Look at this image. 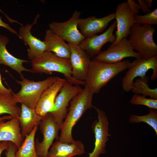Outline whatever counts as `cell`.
I'll list each match as a JSON object with an SVG mask.
<instances>
[{"mask_svg": "<svg viewBox=\"0 0 157 157\" xmlns=\"http://www.w3.org/2000/svg\"><path fill=\"white\" fill-rule=\"evenodd\" d=\"M9 144V142L2 141L0 142V157L3 151L6 150L8 148Z\"/></svg>", "mask_w": 157, "mask_h": 157, "instance_id": "836d02e7", "label": "cell"}, {"mask_svg": "<svg viewBox=\"0 0 157 157\" xmlns=\"http://www.w3.org/2000/svg\"><path fill=\"white\" fill-rule=\"evenodd\" d=\"M134 20L135 24L157 25V8L144 15H135Z\"/></svg>", "mask_w": 157, "mask_h": 157, "instance_id": "83f0119b", "label": "cell"}, {"mask_svg": "<svg viewBox=\"0 0 157 157\" xmlns=\"http://www.w3.org/2000/svg\"><path fill=\"white\" fill-rule=\"evenodd\" d=\"M131 62L125 60L115 63H109L93 58L91 60L85 87L93 94L99 93L101 88L120 72L129 68Z\"/></svg>", "mask_w": 157, "mask_h": 157, "instance_id": "6da1fadb", "label": "cell"}, {"mask_svg": "<svg viewBox=\"0 0 157 157\" xmlns=\"http://www.w3.org/2000/svg\"><path fill=\"white\" fill-rule=\"evenodd\" d=\"M150 69L153 70L151 79L155 80L157 78V55L148 60L141 58L136 59L131 63V66L122 79L123 90L126 92L131 90L134 78L145 76Z\"/></svg>", "mask_w": 157, "mask_h": 157, "instance_id": "8992f818", "label": "cell"}, {"mask_svg": "<svg viewBox=\"0 0 157 157\" xmlns=\"http://www.w3.org/2000/svg\"><path fill=\"white\" fill-rule=\"evenodd\" d=\"M0 26H1L6 28L11 32L16 34L18 36V33L16 31L11 27L8 24L3 22L0 16Z\"/></svg>", "mask_w": 157, "mask_h": 157, "instance_id": "d6a6232c", "label": "cell"}, {"mask_svg": "<svg viewBox=\"0 0 157 157\" xmlns=\"http://www.w3.org/2000/svg\"><path fill=\"white\" fill-rule=\"evenodd\" d=\"M21 134L24 139L32 131L36 125H39L42 118L36 113L35 109L22 104L21 113L19 118Z\"/></svg>", "mask_w": 157, "mask_h": 157, "instance_id": "7402d4cb", "label": "cell"}, {"mask_svg": "<svg viewBox=\"0 0 157 157\" xmlns=\"http://www.w3.org/2000/svg\"><path fill=\"white\" fill-rule=\"evenodd\" d=\"M23 141L18 118L14 117L6 122H0V142H11L18 149Z\"/></svg>", "mask_w": 157, "mask_h": 157, "instance_id": "ac0fdd59", "label": "cell"}, {"mask_svg": "<svg viewBox=\"0 0 157 157\" xmlns=\"http://www.w3.org/2000/svg\"><path fill=\"white\" fill-rule=\"evenodd\" d=\"M138 1L140 9L143 13L147 14L150 13L152 11L147 6L144 0H138Z\"/></svg>", "mask_w": 157, "mask_h": 157, "instance_id": "4dcf8cb0", "label": "cell"}, {"mask_svg": "<svg viewBox=\"0 0 157 157\" xmlns=\"http://www.w3.org/2000/svg\"><path fill=\"white\" fill-rule=\"evenodd\" d=\"M9 41L6 36L0 34V65L3 64L9 67L18 72L21 78L24 77L22 72L23 71L33 73L32 69L24 67L23 63H28L27 60L19 59L10 54L6 48V45Z\"/></svg>", "mask_w": 157, "mask_h": 157, "instance_id": "ffe728a7", "label": "cell"}, {"mask_svg": "<svg viewBox=\"0 0 157 157\" xmlns=\"http://www.w3.org/2000/svg\"><path fill=\"white\" fill-rule=\"evenodd\" d=\"M38 17V15L37 16L32 24H27L24 26L22 25L20 28L18 33V36L22 39L29 47L28 56V58L31 60L46 50L44 42L32 35L31 31L33 25L36 23Z\"/></svg>", "mask_w": 157, "mask_h": 157, "instance_id": "e0dca14e", "label": "cell"}, {"mask_svg": "<svg viewBox=\"0 0 157 157\" xmlns=\"http://www.w3.org/2000/svg\"><path fill=\"white\" fill-rule=\"evenodd\" d=\"M130 57L136 59L141 58L134 51L128 40L124 38L116 44H111L107 49L101 51L93 58L107 63H115Z\"/></svg>", "mask_w": 157, "mask_h": 157, "instance_id": "30bf717a", "label": "cell"}, {"mask_svg": "<svg viewBox=\"0 0 157 157\" xmlns=\"http://www.w3.org/2000/svg\"><path fill=\"white\" fill-rule=\"evenodd\" d=\"M57 76L50 77L42 81H35L23 77L22 80H16L21 86L20 90L14 95L19 103L26 106L35 109L36 104L44 91L51 85L58 78Z\"/></svg>", "mask_w": 157, "mask_h": 157, "instance_id": "5b68a950", "label": "cell"}, {"mask_svg": "<svg viewBox=\"0 0 157 157\" xmlns=\"http://www.w3.org/2000/svg\"><path fill=\"white\" fill-rule=\"evenodd\" d=\"M129 121L131 124L144 122L150 126L157 135V111L156 109H150L148 114L142 116L131 114Z\"/></svg>", "mask_w": 157, "mask_h": 157, "instance_id": "484cf974", "label": "cell"}, {"mask_svg": "<svg viewBox=\"0 0 157 157\" xmlns=\"http://www.w3.org/2000/svg\"><path fill=\"white\" fill-rule=\"evenodd\" d=\"M71 50L69 58L72 68V75L75 79L85 81L87 76L91 58L78 45L68 43Z\"/></svg>", "mask_w": 157, "mask_h": 157, "instance_id": "7c38bea8", "label": "cell"}, {"mask_svg": "<svg viewBox=\"0 0 157 157\" xmlns=\"http://www.w3.org/2000/svg\"><path fill=\"white\" fill-rule=\"evenodd\" d=\"M148 83L149 78L146 75L139 77L133 81L131 91L135 94H140L145 97L149 96L151 99H157V88H151Z\"/></svg>", "mask_w": 157, "mask_h": 157, "instance_id": "d4e9b609", "label": "cell"}, {"mask_svg": "<svg viewBox=\"0 0 157 157\" xmlns=\"http://www.w3.org/2000/svg\"><path fill=\"white\" fill-rule=\"evenodd\" d=\"M93 94L85 87L71 100L69 112L60 127L59 141L71 143L74 141L72 135V129L85 113L93 107L92 104Z\"/></svg>", "mask_w": 157, "mask_h": 157, "instance_id": "7a4b0ae2", "label": "cell"}, {"mask_svg": "<svg viewBox=\"0 0 157 157\" xmlns=\"http://www.w3.org/2000/svg\"><path fill=\"white\" fill-rule=\"evenodd\" d=\"M84 152V146L81 141L74 140L68 143L57 140L51 145L48 157H73Z\"/></svg>", "mask_w": 157, "mask_h": 157, "instance_id": "d6986e66", "label": "cell"}, {"mask_svg": "<svg viewBox=\"0 0 157 157\" xmlns=\"http://www.w3.org/2000/svg\"><path fill=\"white\" fill-rule=\"evenodd\" d=\"M81 13L75 10L71 18L63 22H53L49 24V29L68 43L79 45L85 38L78 28Z\"/></svg>", "mask_w": 157, "mask_h": 157, "instance_id": "52a82bcc", "label": "cell"}, {"mask_svg": "<svg viewBox=\"0 0 157 157\" xmlns=\"http://www.w3.org/2000/svg\"><path fill=\"white\" fill-rule=\"evenodd\" d=\"M116 27L115 20L104 33L86 38L79 45L80 47L85 51L91 57L93 58L101 51L103 46L109 42L113 43L116 39L113 33Z\"/></svg>", "mask_w": 157, "mask_h": 157, "instance_id": "4fadbf2b", "label": "cell"}, {"mask_svg": "<svg viewBox=\"0 0 157 157\" xmlns=\"http://www.w3.org/2000/svg\"><path fill=\"white\" fill-rule=\"evenodd\" d=\"M40 124L43 139L41 142L38 139L35 142L36 154L38 156L48 157L49 149L54 140L59 139L60 127L50 113L42 119Z\"/></svg>", "mask_w": 157, "mask_h": 157, "instance_id": "9c48e42d", "label": "cell"}, {"mask_svg": "<svg viewBox=\"0 0 157 157\" xmlns=\"http://www.w3.org/2000/svg\"><path fill=\"white\" fill-rule=\"evenodd\" d=\"M130 103L133 105H144L149 109H157V99L147 98L140 94H135L133 95Z\"/></svg>", "mask_w": 157, "mask_h": 157, "instance_id": "4316f807", "label": "cell"}, {"mask_svg": "<svg viewBox=\"0 0 157 157\" xmlns=\"http://www.w3.org/2000/svg\"><path fill=\"white\" fill-rule=\"evenodd\" d=\"M66 80L58 78L42 94L36 106L37 113L42 119L55 108V101Z\"/></svg>", "mask_w": 157, "mask_h": 157, "instance_id": "9a60e30c", "label": "cell"}, {"mask_svg": "<svg viewBox=\"0 0 157 157\" xmlns=\"http://www.w3.org/2000/svg\"><path fill=\"white\" fill-rule=\"evenodd\" d=\"M17 149V147L13 143L9 142L8 147L5 151L6 157H15V154Z\"/></svg>", "mask_w": 157, "mask_h": 157, "instance_id": "f546056e", "label": "cell"}, {"mask_svg": "<svg viewBox=\"0 0 157 157\" xmlns=\"http://www.w3.org/2000/svg\"><path fill=\"white\" fill-rule=\"evenodd\" d=\"M33 73L51 74L53 72L63 74L66 80L75 85H85V81L77 80L72 75V68L69 59L62 58L53 53L45 51L31 60Z\"/></svg>", "mask_w": 157, "mask_h": 157, "instance_id": "3957f363", "label": "cell"}, {"mask_svg": "<svg viewBox=\"0 0 157 157\" xmlns=\"http://www.w3.org/2000/svg\"><path fill=\"white\" fill-rule=\"evenodd\" d=\"M18 103L13 92L5 95L0 94V115L7 114L18 119L21 113V108L17 105Z\"/></svg>", "mask_w": 157, "mask_h": 157, "instance_id": "603a6c76", "label": "cell"}, {"mask_svg": "<svg viewBox=\"0 0 157 157\" xmlns=\"http://www.w3.org/2000/svg\"><path fill=\"white\" fill-rule=\"evenodd\" d=\"M114 14L117 30L115 34L116 40L112 44H117L123 38H127L131 27L135 24L134 15L126 1L122 2L117 5Z\"/></svg>", "mask_w": 157, "mask_h": 157, "instance_id": "5bb4252c", "label": "cell"}, {"mask_svg": "<svg viewBox=\"0 0 157 157\" xmlns=\"http://www.w3.org/2000/svg\"><path fill=\"white\" fill-rule=\"evenodd\" d=\"M114 19V13L100 18L93 16L85 18H80L78 26L81 33L86 38L102 32L109 23Z\"/></svg>", "mask_w": 157, "mask_h": 157, "instance_id": "2e32d148", "label": "cell"}, {"mask_svg": "<svg viewBox=\"0 0 157 157\" xmlns=\"http://www.w3.org/2000/svg\"><path fill=\"white\" fill-rule=\"evenodd\" d=\"M82 90L78 85H74L65 81L55 101L54 110L50 112L60 127L67 114V108L69 101Z\"/></svg>", "mask_w": 157, "mask_h": 157, "instance_id": "8fae6325", "label": "cell"}, {"mask_svg": "<svg viewBox=\"0 0 157 157\" xmlns=\"http://www.w3.org/2000/svg\"><path fill=\"white\" fill-rule=\"evenodd\" d=\"M37 157H44V156H37Z\"/></svg>", "mask_w": 157, "mask_h": 157, "instance_id": "8d00e7d4", "label": "cell"}, {"mask_svg": "<svg viewBox=\"0 0 157 157\" xmlns=\"http://www.w3.org/2000/svg\"><path fill=\"white\" fill-rule=\"evenodd\" d=\"M38 125H36L31 132L24 138L21 145L15 152V157H37L35 136Z\"/></svg>", "mask_w": 157, "mask_h": 157, "instance_id": "cb8c5ba5", "label": "cell"}, {"mask_svg": "<svg viewBox=\"0 0 157 157\" xmlns=\"http://www.w3.org/2000/svg\"><path fill=\"white\" fill-rule=\"evenodd\" d=\"M14 118L11 115H4L2 117H0V122L3 121H5L6 120H10Z\"/></svg>", "mask_w": 157, "mask_h": 157, "instance_id": "e575fe53", "label": "cell"}, {"mask_svg": "<svg viewBox=\"0 0 157 157\" xmlns=\"http://www.w3.org/2000/svg\"><path fill=\"white\" fill-rule=\"evenodd\" d=\"M97 114L98 119L94 120L92 126L94 134V147L92 151L89 154L88 157H99L106 153V143L111 135L108 131L109 122L105 113L99 108L93 106Z\"/></svg>", "mask_w": 157, "mask_h": 157, "instance_id": "ba28073f", "label": "cell"}, {"mask_svg": "<svg viewBox=\"0 0 157 157\" xmlns=\"http://www.w3.org/2000/svg\"><path fill=\"white\" fill-rule=\"evenodd\" d=\"M126 2L134 16L138 15L140 10L138 3L133 0H127Z\"/></svg>", "mask_w": 157, "mask_h": 157, "instance_id": "f1b7e54d", "label": "cell"}, {"mask_svg": "<svg viewBox=\"0 0 157 157\" xmlns=\"http://www.w3.org/2000/svg\"><path fill=\"white\" fill-rule=\"evenodd\" d=\"M144 1L147 6L150 9H151L152 6V0H145Z\"/></svg>", "mask_w": 157, "mask_h": 157, "instance_id": "d590c367", "label": "cell"}, {"mask_svg": "<svg viewBox=\"0 0 157 157\" xmlns=\"http://www.w3.org/2000/svg\"><path fill=\"white\" fill-rule=\"evenodd\" d=\"M155 30L152 25L136 23L130 29L128 40L133 50L143 59L148 60L157 55V45L153 39Z\"/></svg>", "mask_w": 157, "mask_h": 157, "instance_id": "277c9868", "label": "cell"}, {"mask_svg": "<svg viewBox=\"0 0 157 157\" xmlns=\"http://www.w3.org/2000/svg\"><path fill=\"white\" fill-rule=\"evenodd\" d=\"M46 51L53 53L56 56L69 59L71 50L68 44L49 29L46 31L44 41Z\"/></svg>", "mask_w": 157, "mask_h": 157, "instance_id": "44dd1931", "label": "cell"}, {"mask_svg": "<svg viewBox=\"0 0 157 157\" xmlns=\"http://www.w3.org/2000/svg\"><path fill=\"white\" fill-rule=\"evenodd\" d=\"M12 90L10 88H7L3 85L1 75L0 73V94L5 95L12 93Z\"/></svg>", "mask_w": 157, "mask_h": 157, "instance_id": "1f68e13d", "label": "cell"}]
</instances>
